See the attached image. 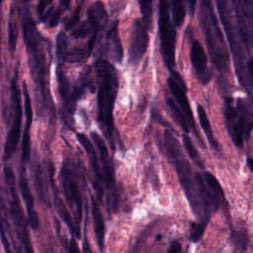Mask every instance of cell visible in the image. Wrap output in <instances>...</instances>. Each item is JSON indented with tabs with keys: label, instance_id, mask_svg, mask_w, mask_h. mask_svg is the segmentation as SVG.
<instances>
[{
	"label": "cell",
	"instance_id": "obj_1",
	"mask_svg": "<svg viewBox=\"0 0 253 253\" xmlns=\"http://www.w3.org/2000/svg\"><path fill=\"white\" fill-rule=\"evenodd\" d=\"M164 149L168 160L173 165L177 173L179 182L186 194L193 211L202 218V221L207 222L209 217L206 215L200 200L195 176L196 173L193 174L192 168L182 152L180 143L169 130H165L164 132Z\"/></svg>",
	"mask_w": 253,
	"mask_h": 253
},
{
	"label": "cell",
	"instance_id": "obj_2",
	"mask_svg": "<svg viewBox=\"0 0 253 253\" xmlns=\"http://www.w3.org/2000/svg\"><path fill=\"white\" fill-rule=\"evenodd\" d=\"M199 19L211 62L218 73L224 76L228 72L229 56L221 30L210 1H201Z\"/></svg>",
	"mask_w": 253,
	"mask_h": 253
},
{
	"label": "cell",
	"instance_id": "obj_3",
	"mask_svg": "<svg viewBox=\"0 0 253 253\" xmlns=\"http://www.w3.org/2000/svg\"><path fill=\"white\" fill-rule=\"evenodd\" d=\"M98 75V121L102 124L106 133L112 136L114 129L113 109L118 91V76L114 66L105 59L95 62Z\"/></svg>",
	"mask_w": 253,
	"mask_h": 253
},
{
	"label": "cell",
	"instance_id": "obj_4",
	"mask_svg": "<svg viewBox=\"0 0 253 253\" xmlns=\"http://www.w3.org/2000/svg\"><path fill=\"white\" fill-rule=\"evenodd\" d=\"M23 34L30 56V66L34 81L40 86L42 94L43 101H45L46 90V64L44 52L42 49V37L38 33L37 27L31 14L25 12L23 16Z\"/></svg>",
	"mask_w": 253,
	"mask_h": 253
},
{
	"label": "cell",
	"instance_id": "obj_5",
	"mask_svg": "<svg viewBox=\"0 0 253 253\" xmlns=\"http://www.w3.org/2000/svg\"><path fill=\"white\" fill-rule=\"evenodd\" d=\"M216 6H217V11L220 17V21L222 23V26L224 28V31L229 42V47L233 56L236 75L239 79V82L243 85V87L248 92V94L252 95L250 86L248 84L247 74L245 71L246 69L244 67V51L242 47L243 44L238 36L236 27L233 25L230 10L228 9L227 3L224 1H217Z\"/></svg>",
	"mask_w": 253,
	"mask_h": 253
},
{
	"label": "cell",
	"instance_id": "obj_6",
	"mask_svg": "<svg viewBox=\"0 0 253 253\" xmlns=\"http://www.w3.org/2000/svg\"><path fill=\"white\" fill-rule=\"evenodd\" d=\"M168 1L162 0L159 2V20L158 29L160 37L161 55L165 66L172 72L175 66V45H176V31L170 20Z\"/></svg>",
	"mask_w": 253,
	"mask_h": 253
},
{
	"label": "cell",
	"instance_id": "obj_7",
	"mask_svg": "<svg viewBox=\"0 0 253 253\" xmlns=\"http://www.w3.org/2000/svg\"><path fill=\"white\" fill-rule=\"evenodd\" d=\"M238 36L246 48L253 50V1H232Z\"/></svg>",
	"mask_w": 253,
	"mask_h": 253
},
{
	"label": "cell",
	"instance_id": "obj_8",
	"mask_svg": "<svg viewBox=\"0 0 253 253\" xmlns=\"http://www.w3.org/2000/svg\"><path fill=\"white\" fill-rule=\"evenodd\" d=\"M4 176H5V181L10 189V194H11V214H12V219L14 221V224L18 228L21 234V238L23 240V243L25 244L27 253H34L32 249L31 242L29 240V234L26 229V225L24 222V216L22 213V209L19 203V198L15 189V176L13 173V170L10 167H5L4 169Z\"/></svg>",
	"mask_w": 253,
	"mask_h": 253
},
{
	"label": "cell",
	"instance_id": "obj_9",
	"mask_svg": "<svg viewBox=\"0 0 253 253\" xmlns=\"http://www.w3.org/2000/svg\"><path fill=\"white\" fill-rule=\"evenodd\" d=\"M167 84H168V87H169L174 99L178 103L177 105H178L179 109L181 110V112L183 113V115L185 116V118L188 122L190 130H193L195 135L197 137H199V139L202 142V139H201L198 131L196 130L194 116H193V113H192V110L190 107V103H189L187 95H186L187 87H186L184 80L182 79L181 75L178 72L172 71V75L167 79Z\"/></svg>",
	"mask_w": 253,
	"mask_h": 253
},
{
	"label": "cell",
	"instance_id": "obj_10",
	"mask_svg": "<svg viewBox=\"0 0 253 253\" xmlns=\"http://www.w3.org/2000/svg\"><path fill=\"white\" fill-rule=\"evenodd\" d=\"M150 25L151 21L143 18L136 19L133 23V30L128 50V60L131 64H136L142 58L147 49L149 42L148 30Z\"/></svg>",
	"mask_w": 253,
	"mask_h": 253
},
{
	"label": "cell",
	"instance_id": "obj_11",
	"mask_svg": "<svg viewBox=\"0 0 253 253\" xmlns=\"http://www.w3.org/2000/svg\"><path fill=\"white\" fill-rule=\"evenodd\" d=\"M12 101L15 108V118L12 124V126L8 132L5 146H4V159L8 160L15 152L19 139H20V131H21V122H22V106H21V98H20V90L18 88L16 79L14 78L12 81Z\"/></svg>",
	"mask_w": 253,
	"mask_h": 253
},
{
	"label": "cell",
	"instance_id": "obj_12",
	"mask_svg": "<svg viewBox=\"0 0 253 253\" xmlns=\"http://www.w3.org/2000/svg\"><path fill=\"white\" fill-rule=\"evenodd\" d=\"M236 126L243 140L249 138L253 129V101L244 98L236 100Z\"/></svg>",
	"mask_w": 253,
	"mask_h": 253
},
{
	"label": "cell",
	"instance_id": "obj_13",
	"mask_svg": "<svg viewBox=\"0 0 253 253\" xmlns=\"http://www.w3.org/2000/svg\"><path fill=\"white\" fill-rule=\"evenodd\" d=\"M62 181H63L64 195L66 197V200L69 206L75 211L77 225H78L81 219V214H82L81 196H80V192H79L75 177L72 171L67 167H64L62 169Z\"/></svg>",
	"mask_w": 253,
	"mask_h": 253
},
{
	"label": "cell",
	"instance_id": "obj_14",
	"mask_svg": "<svg viewBox=\"0 0 253 253\" xmlns=\"http://www.w3.org/2000/svg\"><path fill=\"white\" fill-rule=\"evenodd\" d=\"M190 60L201 84L207 85L211 79V72L208 68V58L205 49L197 40L192 42L190 49Z\"/></svg>",
	"mask_w": 253,
	"mask_h": 253
},
{
	"label": "cell",
	"instance_id": "obj_15",
	"mask_svg": "<svg viewBox=\"0 0 253 253\" xmlns=\"http://www.w3.org/2000/svg\"><path fill=\"white\" fill-rule=\"evenodd\" d=\"M223 115H224V122L226 126V129L228 135L230 136L231 140L233 141L236 147H243L244 140L240 136L237 126H236V109L233 106V100L231 97H226L224 99V108H223Z\"/></svg>",
	"mask_w": 253,
	"mask_h": 253
},
{
	"label": "cell",
	"instance_id": "obj_16",
	"mask_svg": "<svg viewBox=\"0 0 253 253\" xmlns=\"http://www.w3.org/2000/svg\"><path fill=\"white\" fill-rule=\"evenodd\" d=\"M23 91H24V98H25V111H26V117H27L26 126H25L23 139H22V162L24 163L30 160V155H31L30 130H31V124L33 121V110H32L31 98L25 82L23 83Z\"/></svg>",
	"mask_w": 253,
	"mask_h": 253
},
{
	"label": "cell",
	"instance_id": "obj_17",
	"mask_svg": "<svg viewBox=\"0 0 253 253\" xmlns=\"http://www.w3.org/2000/svg\"><path fill=\"white\" fill-rule=\"evenodd\" d=\"M19 187H20V190H21L23 200L26 204L29 223H30L32 228L38 229L39 224H40V220H39L38 213L34 209V198H33V195L31 193V190H30V187H29V184H28V179L26 177L24 168L21 171L20 180H19Z\"/></svg>",
	"mask_w": 253,
	"mask_h": 253
},
{
	"label": "cell",
	"instance_id": "obj_18",
	"mask_svg": "<svg viewBox=\"0 0 253 253\" xmlns=\"http://www.w3.org/2000/svg\"><path fill=\"white\" fill-rule=\"evenodd\" d=\"M91 136L93 138V141L95 142V144L97 145L98 149H99V154L101 157V160L103 162V166H104V175H103V179L105 180L107 189L110 192H114L115 190V182H114V175H113V170L109 161V154H108V149H107V145L104 142V140L102 139V137L96 133V132H92Z\"/></svg>",
	"mask_w": 253,
	"mask_h": 253
},
{
	"label": "cell",
	"instance_id": "obj_19",
	"mask_svg": "<svg viewBox=\"0 0 253 253\" xmlns=\"http://www.w3.org/2000/svg\"><path fill=\"white\" fill-rule=\"evenodd\" d=\"M91 211H92V217H93V224H94V230H95V236L97 239V243L99 246V249L101 252L104 251V239H105V223L103 214L101 212V210L94 198H92V206H91Z\"/></svg>",
	"mask_w": 253,
	"mask_h": 253
},
{
	"label": "cell",
	"instance_id": "obj_20",
	"mask_svg": "<svg viewBox=\"0 0 253 253\" xmlns=\"http://www.w3.org/2000/svg\"><path fill=\"white\" fill-rule=\"evenodd\" d=\"M204 180L205 183L210 191V194L211 196L212 199V204H213V209L214 211L218 210L221 201L224 198V194H223V190L218 182V180L209 171H206L204 174Z\"/></svg>",
	"mask_w": 253,
	"mask_h": 253
},
{
	"label": "cell",
	"instance_id": "obj_21",
	"mask_svg": "<svg viewBox=\"0 0 253 253\" xmlns=\"http://www.w3.org/2000/svg\"><path fill=\"white\" fill-rule=\"evenodd\" d=\"M107 50L114 61H121L123 55V48L118 35L117 24L110 29L107 35Z\"/></svg>",
	"mask_w": 253,
	"mask_h": 253
},
{
	"label": "cell",
	"instance_id": "obj_22",
	"mask_svg": "<svg viewBox=\"0 0 253 253\" xmlns=\"http://www.w3.org/2000/svg\"><path fill=\"white\" fill-rule=\"evenodd\" d=\"M197 111H198V118H199V122H200V125L209 140V142L211 143V147L218 151L219 150V145L217 143V140L214 138V135H213V131H212V128H211V123H210V120L208 118V115L205 111V109L203 108V106L201 105H198L197 106Z\"/></svg>",
	"mask_w": 253,
	"mask_h": 253
},
{
	"label": "cell",
	"instance_id": "obj_23",
	"mask_svg": "<svg viewBox=\"0 0 253 253\" xmlns=\"http://www.w3.org/2000/svg\"><path fill=\"white\" fill-rule=\"evenodd\" d=\"M77 138L78 140L80 141L81 145L84 147V149L86 150V152L88 153L89 155V158H90V161H91V164H92V167L95 171V175H96V178L97 180H99V183H101V181L103 180V177L102 175L100 174V169H99V164H98V159H97V155H96V152H95V149L91 143V141L89 140V138L83 134V133H78L77 134Z\"/></svg>",
	"mask_w": 253,
	"mask_h": 253
},
{
	"label": "cell",
	"instance_id": "obj_24",
	"mask_svg": "<svg viewBox=\"0 0 253 253\" xmlns=\"http://www.w3.org/2000/svg\"><path fill=\"white\" fill-rule=\"evenodd\" d=\"M166 103H167V106L170 110V113L172 115V117L174 118V120L176 121V123L183 128V130L185 131V133H188L190 131V127H189V125H188V122L185 118V116L183 115V113L181 112V110L179 109L178 105L170 98L166 99Z\"/></svg>",
	"mask_w": 253,
	"mask_h": 253
},
{
	"label": "cell",
	"instance_id": "obj_25",
	"mask_svg": "<svg viewBox=\"0 0 253 253\" xmlns=\"http://www.w3.org/2000/svg\"><path fill=\"white\" fill-rule=\"evenodd\" d=\"M182 140H183V144H184V147L189 155V157L191 158V160L197 165L199 166L200 168H204V162L198 152V150L196 149L192 139L190 138V136L188 135V133H184L183 136H182Z\"/></svg>",
	"mask_w": 253,
	"mask_h": 253
},
{
	"label": "cell",
	"instance_id": "obj_26",
	"mask_svg": "<svg viewBox=\"0 0 253 253\" xmlns=\"http://www.w3.org/2000/svg\"><path fill=\"white\" fill-rule=\"evenodd\" d=\"M55 207H56L57 211L59 212L61 218H62V219L64 220V222L68 225V227H69V229L71 230V232L74 233V234L76 235V237H79V236H80L79 230H78V229L76 228V226L73 224L72 219H71V216H70V214H69V212H68L66 207L64 206V204L62 203V201H61L59 198H57V197H55Z\"/></svg>",
	"mask_w": 253,
	"mask_h": 253
},
{
	"label": "cell",
	"instance_id": "obj_27",
	"mask_svg": "<svg viewBox=\"0 0 253 253\" xmlns=\"http://www.w3.org/2000/svg\"><path fill=\"white\" fill-rule=\"evenodd\" d=\"M172 5V21L175 27H181L186 16V7L182 1H173Z\"/></svg>",
	"mask_w": 253,
	"mask_h": 253
},
{
	"label": "cell",
	"instance_id": "obj_28",
	"mask_svg": "<svg viewBox=\"0 0 253 253\" xmlns=\"http://www.w3.org/2000/svg\"><path fill=\"white\" fill-rule=\"evenodd\" d=\"M67 37L64 32H60L56 37V55L59 60H64L67 49Z\"/></svg>",
	"mask_w": 253,
	"mask_h": 253
},
{
	"label": "cell",
	"instance_id": "obj_29",
	"mask_svg": "<svg viewBox=\"0 0 253 253\" xmlns=\"http://www.w3.org/2000/svg\"><path fill=\"white\" fill-rule=\"evenodd\" d=\"M89 53L90 52L88 51V49H85V48H82V47H74L66 53L64 60H66L68 62L81 61L82 59L87 57Z\"/></svg>",
	"mask_w": 253,
	"mask_h": 253
},
{
	"label": "cell",
	"instance_id": "obj_30",
	"mask_svg": "<svg viewBox=\"0 0 253 253\" xmlns=\"http://www.w3.org/2000/svg\"><path fill=\"white\" fill-rule=\"evenodd\" d=\"M206 225H207V222L206 221H197V222H192L191 224V233H190V238L192 241L194 242H197L199 241L204 232H205V229H206Z\"/></svg>",
	"mask_w": 253,
	"mask_h": 253
},
{
	"label": "cell",
	"instance_id": "obj_31",
	"mask_svg": "<svg viewBox=\"0 0 253 253\" xmlns=\"http://www.w3.org/2000/svg\"><path fill=\"white\" fill-rule=\"evenodd\" d=\"M140 10L142 13V18L151 21L152 16V2L151 1H140Z\"/></svg>",
	"mask_w": 253,
	"mask_h": 253
},
{
	"label": "cell",
	"instance_id": "obj_32",
	"mask_svg": "<svg viewBox=\"0 0 253 253\" xmlns=\"http://www.w3.org/2000/svg\"><path fill=\"white\" fill-rule=\"evenodd\" d=\"M90 32H92V29H91V26L88 27L87 26V23L81 25L79 28L73 30V32L71 33L72 37H74L75 39H81V38H84L86 37Z\"/></svg>",
	"mask_w": 253,
	"mask_h": 253
},
{
	"label": "cell",
	"instance_id": "obj_33",
	"mask_svg": "<svg viewBox=\"0 0 253 253\" xmlns=\"http://www.w3.org/2000/svg\"><path fill=\"white\" fill-rule=\"evenodd\" d=\"M35 181H36V187L38 189V193L41 197V199H44V193H43V187H42V175H41V169L40 167L38 166L37 167V170L35 172Z\"/></svg>",
	"mask_w": 253,
	"mask_h": 253
},
{
	"label": "cell",
	"instance_id": "obj_34",
	"mask_svg": "<svg viewBox=\"0 0 253 253\" xmlns=\"http://www.w3.org/2000/svg\"><path fill=\"white\" fill-rule=\"evenodd\" d=\"M246 74H247L248 84L250 88L253 89V58H249L246 62Z\"/></svg>",
	"mask_w": 253,
	"mask_h": 253
},
{
	"label": "cell",
	"instance_id": "obj_35",
	"mask_svg": "<svg viewBox=\"0 0 253 253\" xmlns=\"http://www.w3.org/2000/svg\"><path fill=\"white\" fill-rule=\"evenodd\" d=\"M79 12H80V8L78 7L76 9V11L73 13V15L71 16V18L66 22V24H65V29L66 30L72 29L78 23V21H79Z\"/></svg>",
	"mask_w": 253,
	"mask_h": 253
},
{
	"label": "cell",
	"instance_id": "obj_36",
	"mask_svg": "<svg viewBox=\"0 0 253 253\" xmlns=\"http://www.w3.org/2000/svg\"><path fill=\"white\" fill-rule=\"evenodd\" d=\"M9 44L10 47L14 50L16 47V33L14 30V23L11 21L9 23Z\"/></svg>",
	"mask_w": 253,
	"mask_h": 253
},
{
	"label": "cell",
	"instance_id": "obj_37",
	"mask_svg": "<svg viewBox=\"0 0 253 253\" xmlns=\"http://www.w3.org/2000/svg\"><path fill=\"white\" fill-rule=\"evenodd\" d=\"M181 252H182L181 244L177 240L172 241L169 248H168L167 253H181Z\"/></svg>",
	"mask_w": 253,
	"mask_h": 253
},
{
	"label": "cell",
	"instance_id": "obj_38",
	"mask_svg": "<svg viewBox=\"0 0 253 253\" xmlns=\"http://www.w3.org/2000/svg\"><path fill=\"white\" fill-rule=\"evenodd\" d=\"M60 14H61V9H57L51 16L50 20H49V27H55L57 24H58V21H59V17H60Z\"/></svg>",
	"mask_w": 253,
	"mask_h": 253
},
{
	"label": "cell",
	"instance_id": "obj_39",
	"mask_svg": "<svg viewBox=\"0 0 253 253\" xmlns=\"http://www.w3.org/2000/svg\"><path fill=\"white\" fill-rule=\"evenodd\" d=\"M50 4V1H41L38 5V14L39 16L41 17V19H42V15H43V12L46 8V6Z\"/></svg>",
	"mask_w": 253,
	"mask_h": 253
},
{
	"label": "cell",
	"instance_id": "obj_40",
	"mask_svg": "<svg viewBox=\"0 0 253 253\" xmlns=\"http://www.w3.org/2000/svg\"><path fill=\"white\" fill-rule=\"evenodd\" d=\"M68 253H81L75 240L72 238L70 243H69V246H68Z\"/></svg>",
	"mask_w": 253,
	"mask_h": 253
},
{
	"label": "cell",
	"instance_id": "obj_41",
	"mask_svg": "<svg viewBox=\"0 0 253 253\" xmlns=\"http://www.w3.org/2000/svg\"><path fill=\"white\" fill-rule=\"evenodd\" d=\"M246 164L248 166V168L253 172V158L250 156L246 157Z\"/></svg>",
	"mask_w": 253,
	"mask_h": 253
},
{
	"label": "cell",
	"instance_id": "obj_42",
	"mask_svg": "<svg viewBox=\"0 0 253 253\" xmlns=\"http://www.w3.org/2000/svg\"><path fill=\"white\" fill-rule=\"evenodd\" d=\"M83 249H84V253H94V252L91 250L90 245H89V243H88V241H87V240H85V242H84Z\"/></svg>",
	"mask_w": 253,
	"mask_h": 253
},
{
	"label": "cell",
	"instance_id": "obj_43",
	"mask_svg": "<svg viewBox=\"0 0 253 253\" xmlns=\"http://www.w3.org/2000/svg\"><path fill=\"white\" fill-rule=\"evenodd\" d=\"M197 4L196 1H190L189 2V6H190V10H191V15L194 14V11H195V5Z\"/></svg>",
	"mask_w": 253,
	"mask_h": 253
}]
</instances>
